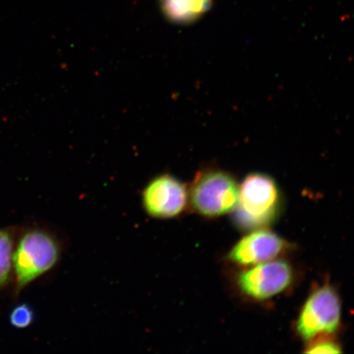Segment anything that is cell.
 <instances>
[{
    "instance_id": "1",
    "label": "cell",
    "mask_w": 354,
    "mask_h": 354,
    "mask_svg": "<svg viewBox=\"0 0 354 354\" xmlns=\"http://www.w3.org/2000/svg\"><path fill=\"white\" fill-rule=\"evenodd\" d=\"M282 197L276 181L263 174H251L241 185L234 218L239 227H267L280 215Z\"/></svg>"
},
{
    "instance_id": "2",
    "label": "cell",
    "mask_w": 354,
    "mask_h": 354,
    "mask_svg": "<svg viewBox=\"0 0 354 354\" xmlns=\"http://www.w3.org/2000/svg\"><path fill=\"white\" fill-rule=\"evenodd\" d=\"M63 252V243L51 230L37 227L26 232L12 255L17 290L51 272L60 262Z\"/></svg>"
},
{
    "instance_id": "3",
    "label": "cell",
    "mask_w": 354,
    "mask_h": 354,
    "mask_svg": "<svg viewBox=\"0 0 354 354\" xmlns=\"http://www.w3.org/2000/svg\"><path fill=\"white\" fill-rule=\"evenodd\" d=\"M240 185L227 172L206 170L198 172L189 190V205L198 215L214 218L236 209Z\"/></svg>"
},
{
    "instance_id": "4",
    "label": "cell",
    "mask_w": 354,
    "mask_h": 354,
    "mask_svg": "<svg viewBox=\"0 0 354 354\" xmlns=\"http://www.w3.org/2000/svg\"><path fill=\"white\" fill-rule=\"evenodd\" d=\"M342 299L328 283L309 295L296 320L295 330L308 342L318 336L334 335L342 323Z\"/></svg>"
},
{
    "instance_id": "5",
    "label": "cell",
    "mask_w": 354,
    "mask_h": 354,
    "mask_svg": "<svg viewBox=\"0 0 354 354\" xmlns=\"http://www.w3.org/2000/svg\"><path fill=\"white\" fill-rule=\"evenodd\" d=\"M294 281L292 265L286 260L277 259L246 268L237 276L236 286L245 297L266 301L284 293Z\"/></svg>"
},
{
    "instance_id": "6",
    "label": "cell",
    "mask_w": 354,
    "mask_h": 354,
    "mask_svg": "<svg viewBox=\"0 0 354 354\" xmlns=\"http://www.w3.org/2000/svg\"><path fill=\"white\" fill-rule=\"evenodd\" d=\"M141 205L150 218H176L187 209L189 190L176 177L159 175L145 185L141 193Z\"/></svg>"
},
{
    "instance_id": "7",
    "label": "cell",
    "mask_w": 354,
    "mask_h": 354,
    "mask_svg": "<svg viewBox=\"0 0 354 354\" xmlns=\"http://www.w3.org/2000/svg\"><path fill=\"white\" fill-rule=\"evenodd\" d=\"M290 249V243L277 233L261 228L239 241L230 250L227 259L240 267L250 268L277 259Z\"/></svg>"
},
{
    "instance_id": "8",
    "label": "cell",
    "mask_w": 354,
    "mask_h": 354,
    "mask_svg": "<svg viewBox=\"0 0 354 354\" xmlns=\"http://www.w3.org/2000/svg\"><path fill=\"white\" fill-rule=\"evenodd\" d=\"M211 0H163V11L171 21L185 24L198 19L210 7Z\"/></svg>"
},
{
    "instance_id": "9",
    "label": "cell",
    "mask_w": 354,
    "mask_h": 354,
    "mask_svg": "<svg viewBox=\"0 0 354 354\" xmlns=\"http://www.w3.org/2000/svg\"><path fill=\"white\" fill-rule=\"evenodd\" d=\"M12 239L6 231H0V286L6 284L11 272Z\"/></svg>"
},
{
    "instance_id": "10",
    "label": "cell",
    "mask_w": 354,
    "mask_h": 354,
    "mask_svg": "<svg viewBox=\"0 0 354 354\" xmlns=\"http://www.w3.org/2000/svg\"><path fill=\"white\" fill-rule=\"evenodd\" d=\"M304 352L313 354L340 353L342 348L333 335H322L309 340Z\"/></svg>"
},
{
    "instance_id": "11",
    "label": "cell",
    "mask_w": 354,
    "mask_h": 354,
    "mask_svg": "<svg viewBox=\"0 0 354 354\" xmlns=\"http://www.w3.org/2000/svg\"><path fill=\"white\" fill-rule=\"evenodd\" d=\"M34 318L33 309L28 304H19L10 314L11 324L19 329H24L32 325Z\"/></svg>"
}]
</instances>
